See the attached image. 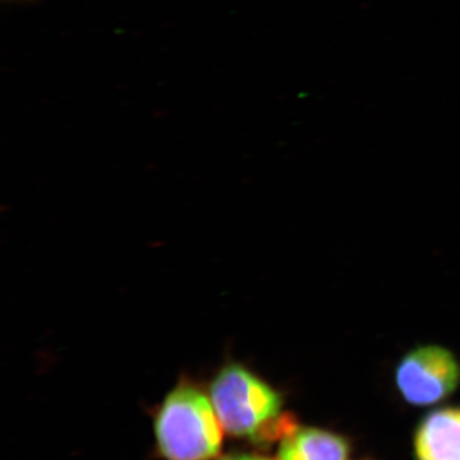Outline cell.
Masks as SVG:
<instances>
[{
	"mask_svg": "<svg viewBox=\"0 0 460 460\" xmlns=\"http://www.w3.org/2000/svg\"><path fill=\"white\" fill-rule=\"evenodd\" d=\"M154 429L166 460H214L222 452L224 429L213 402L189 380L165 396Z\"/></svg>",
	"mask_w": 460,
	"mask_h": 460,
	"instance_id": "obj_2",
	"label": "cell"
},
{
	"mask_svg": "<svg viewBox=\"0 0 460 460\" xmlns=\"http://www.w3.org/2000/svg\"><path fill=\"white\" fill-rule=\"evenodd\" d=\"M210 399L223 429L234 438L271 443L298 426L284 413L280 393L241 363H226L215 375Z\"/></svg>",
	"mask_w": 460,
	"mask_h": 460,
	"instance_id": "obj_1",
	"label": "cell"
},
{
	"mask_svg": "<svg viewBox=\"0 0 460 460\" xmlns=\"http://www.w3.org/2000/svg\"><path fill=\"white\" fill-rule=\"evenodd\" d=\"M217 460H270L263 456H253V454H229Z\"/></svg>",
	"mask_w": 460,
	"mask_h": 460,
	"instance_id": "obj_6",
	"label": "cell"
},
{
	"mask_svg": "<svg viewBox=\"0 0 460 460\" xmlns=\"http://www.w3.org/2000/svg\"><path fill=\"white\" fill-rule=\"evenodd\" d=\"M413 452L417 460H460V408L426 414L414 432Z\"/></svg>",
	"mask_w": 460,
	"mask_h": 460,
	"instance_id": "obj_4",
	"label": "cell"
},
{
	"mask_svg": "<svg viewBox=\"0 0 460 460\" xmlns=\"http://www.w3.org/2000/svg\"><path fill=\"white\" fill-rule=\"evenodd\" d=\"M349 440L337 432L296 428L281 438L278 460H349Z\"/></svg>",
	"mask_w": 460,
	"mask_h": 460,
	"instance_id": "obj_5",
	"label": "cell"
},
{
	"mask_svg": "<svg viewBox=\"0 0 460 460\" xmlns=\"http://www.w3.org/2000/svg\"><path fill=\"white\" fill-rule=\"evenodd\" d=\"M460 383V365L449 350L428 345L411 350L399 363L395 384L402 398L416 407L443 402Z\"/></svg>",
	"mask_w": 460,
	"mask_h": 460,
	"instance_id": "obj_3",
	"label": "cell"
}]
</instances>
